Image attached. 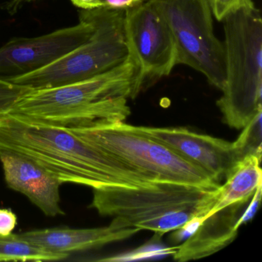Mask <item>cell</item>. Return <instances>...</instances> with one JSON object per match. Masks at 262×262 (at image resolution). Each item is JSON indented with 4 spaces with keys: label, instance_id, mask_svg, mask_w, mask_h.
Masks as SVG:
<instances>
[{
    "label": "cell",
    "instance_id": "6da1fadb",
    "mask_svg": "<svg viewBox=\"0 0 262 262\" xmlns=\"http://www.w3.org/2000/svg\"><path fill=\"white\" fill-rule=\"evenodd\" d=\"M0 151L31 159L62 184L93 189L155 184L68 128L12 113L0 116Z\"/></svg>",
    "mask_w": 262,
    "mask_h": 262
},
{
    "label": "cell",
    "instance_id": "7a4b0ae2",
    "mask_svg": "<svg viewBox=\"0 0 262 262\" xmlns=\"http://www.w3.org/2000/svg\"><path fill=\"white\" fill-rule=\"evenodd\" d=\"M142 70L128 55L125 62L90 79L53 88L30 89L9 113L58 126L124 121L131 114L128 99L145 89Z\"/></svg>",
    "mask_w": 262,
    "mask_h": 262
},
{
    "label": "cell",
    "instance_id": "3957f363",
    "mask_svg": "<svg viewBox=\"0 0 262 262\" xmlns=\"http://www.w3.org/2000/svg\"><path fill=\"white\" fill-rule=\"evenodd\" d=\"M225 80L217 105L230 128L242 129L262 111V19L255 6L222 19Z\"/></svg>",
    "mask_w": 262,
    "mask_h": 262
},
{
    "label": "cell",
    "instance_id": "277c9868",
    "mask_svg": "<svg viewBox=\"0 0 262 262\" xmlns=\"http://www.w3.org/2000/svg\"><path fill=\"white\" fill-rule=\"evenodd\" d=\"M211 190L174 183L93 189L91 207L101 215L162 235L199 222Z\"/></svg>",
    "mask_w": 262,
    "mask_h": 262
},
{
    "label": "cell",
    "instance_id": "5b68a950",
    "mask_svg": "<svg viewBox=\"0 0 262 262\" xmlns=\"http://www.w3.org/2000/svg\"><path fill=\"white\" fill-rule=\"evenodd\" d=\"M67 128L152 183L181 184L206 189L220 185L200 167L122 121Z\"/></svg>",
    "mask_w": 262,
    "mask_h": 262
},
{
    "label": "cell",
    "instance_id": "8992f818",
    "mask_svg": "<svg viewBox=\"0 0 262 262\" xmlns=\"http://www.w3.org/2000/svg\"><path fill=\"white\" fill-rule=\"evenodd\" d=\"M84 11L95 27L86 42L43 68L4 79L33 90L53 88L90 79L125 62L128 56L125 11L102 7Z\"/></svg>",
    "mask_w": 262,
    "mask_h": 262
},
{
    "label": "cell",
    "instance_id": "52a82bcc",
    "mask_svg": "<svg viewBox=\"0 0 262 262\" xmlns=\"http://www.w3.org/2000/svg\"><path fill=\"white\" fill-rule=\"evenodd\" d=\"M165 19L172 33L177 63L202 73L222 91L225 80L223 42L214 34L208 0H148Z\"/></svg>",
    "mask_w": 262,
    "mask_h": 262
},
{
    "label": "cell",
    "instance_id": "ba28073f",
    "mask_svg": "<svg viewBox=\"0 0 262 262\" xmlns=\"http://www.w3.org/2000/svg\"><path fill=\"white\" fill-rule=\"evenodd\" d=\"M124 32L128 55L142 70L145 85L169 76L177 63L174 36L159 11L148 2L125 10Z\"/></svg>",
    "mask_w": 262,
    "mask_h": 262
},
{
    "label": "cell",
    "instance_id": "9c48e42d",
    "mask_svg": "<svg viewBox=\"0 0 262 262\" xmlns=\"http://www.w3.org/2000/svg\"><path fill=\"white\" fill-rule=\"evenodd\" d=\"M85 12L79 24L33 38H16L0 47V77L19 76L43 68L86 42L94 32Z\"/></svg>",
    "mask_w": 262,
    "mask_h": 262
},
{
    "label": "cell",
    "instance_id": "30bf717a",
    "mask_svg": "<svg viewBox=\"0 0 262 262\" xmlns=\"http://www.w3.org/2000/svg\"><path fill=\"white\" fill-rule=\"evenodd\" d=\"M133 127L200 167L217 183L220 184L236 163L232 142L224 139L199 134L185 128Z\"/></svg>",
    "mask_w": 262,
    "mask_h": 262
},
{
    "label": "cell",
    "instance_id": "8fae6325",
    "mask_svg": "<svg viewBox=\"0 0 262 262\" xmlns=\"http://www.w3.org/2000/svg\"><path fill=\"white\" fill-rule=\"evenodd\" d=\"M0 162L9 188L24 194L48 217L65 214L59 193L62 183L57 178L17 153L0 151Z\"/></svg>",
    "mask_w": 262,
    "mask_h": 262
},
{
    "label": "cell",
    "instance_id": "7c38bea8",
    "mask_svg": "<svg viewBox=\"0 0 262 262\" xmlns=\"http://www.w3.org/2000/svg\"><path fill=\"white\" fill-rule=\"evenodd\" d=\"M140 231V228L132 226L124 219L116 217L108 226L91 228L59 227L26 231L20 235L49 251L70 254L120 242Z\"/></svg>",
    "mask_w": 262,
    "mask_h": 262
},
{
    "label": "cell",
    "instance_id": "4fadbf2b",
    "mask_svg": "<svg viewBox=\"0 0 262 262\" xmlns=\"http://www.w3.org/2000/svg\"><path fill=\"white\" fill-rule=\"evenodd\" d=\"M249 202L233 204L202 221L188 238L176 248L174 260L185 262L203 258L231 244L238 233L242 210Z\"/></svg>",
    "mask_w": 262,
    "mask_h": 262
},
{
    "label": "cell",
    "instance_id": "5bb4252c",
    "mask_svg": "<svg viewBox=\"0 0 262 262\" xmlns=\"http://www.w3.org/2000/svg\"><path fill=\"white\" fill-rule=\"evenodd\" d=\"M260 162L261 158L251 155L236 162L227 172L225 183L208 194L200 222L229 205L251 200L262 185Z\"/></svg>",
    "mask_w": 262,
    "mask_h": 262
},
{
    "label": "cell",
    "instance_id": "9a60e30c",
    "mask_svg": "<svg viewBox=\"0 0 262 262\" xmlns=\"http://www.w3.org/2000/svg\"><path fill=\"white\" fill-rule=\"evenodd\" d=\"M69 254L53 252L24 238L20 234L0 235V262L52 261L67 258Z\"/></svg>",
    "mask_w": 262,
    "mask_h": 262
},
{
    "label": "cell",
    "instance_id": "2e32d148",
    "mask_svg": "<svg viewBox=\"0 0 262 262\" xmlns=\"http://www.w3.org/2000/svg\"><path fill=\"white\" fill-rule=\"evenodd\" d=\"M261 116L262 111L256 114L242 128L237 140L232 142L236 162L251 155L261 158Z\"/></svg>",
    "mask_w": 262,
    "mask_h": 262
},
{
    "label": "cell",
    "instance_id": "e0dca14e",
    "mask_svg": "<svg viewBox=\"0 0 262 262\" xmlns=\"http://www.w3.org/2000/svg\"><path fill=\"white\" fill-rule=\"evenodd\" d=\"M30 90L0 77V116L10 113L18 99Z\"/></svg>",
    "mask_w": 262,
    "mask_h": 262
},
{
    "label": "cell",
    "instance_id": "ac0fdd59",
    "mask_svg": "<svg viewBox=\"0 0 262 262\" xmlns=\"http://www.w3.org/2000/svg\"><path fill=\"white\" fill-rule=\"evenodd\" d=\"M17 222V216L11 209L0 208V235L12 234Z\"/></svg>",
    "mask_w": 262,
    "mask_h": 262
},
{
    "label": "cell",
    "instance_id": "d6986e66",
    "mask_svg": "<svg viewBox=\"0 0 262 262\" xmlns=\"http://www.w3.org/2000/svg\"><path fill=\"white\" fill-rule=\"evenodd\" d=\"M262 193V185L257 187L256 191H254V194L251 197L249 202L248 206L244 210L243 213L241 215L238 220L239 226H242L247 222H249L253 217H254L255 213L258 209L259 205H260V199H261Z\"/></svg>",
    "mask_w": 262,
    "mask_h": 262
},
{
    "label": "cell",
    "instance_id": "ffe728a7",
    "mask_svg": "<svg viewBox=\"0 0 262 262\" xmlns=\"http://www.w3.org/2000/svg\"><path fill=\"white\" fill-rule=\"evenodd\" d=\"M102 8L108 10H125L137 7L147 0H100Z\"/></svg>",
    "mask_w": 262,
    "mask_h": 262
},
{
    "label": "cell",
    "instance_id": "44dd1931",
    "mask_svg": "<svg viewBox=\"0 0 262 262\" xmlns=\"http://www.w3.org/2000/svg\"><path fill=\"white\" fill-rule=\"evenodd\" d=\"M73 5L84 10H94V9L101 8L100 0H70Z\"/></svg>",
    "mask_w": 262,
    "mask_h": 262
},
{
    "label": "cell",
    "instance_id": "7402d4cb",
    "mask_svg": "<svg viewBox=\"0 0 262 262\" xmlns=\"http://www.w3.org/2000/svg\"><path fill=\"white\" fill-rule=\"evenodd\" d=\"M32 1H35V0H12L10 7L12 10H13L14 9L17 8L21 4L32 2Z\"/></svg>",
    "mask_w": 262,
    "mask_h": 262
}]
</instances>
